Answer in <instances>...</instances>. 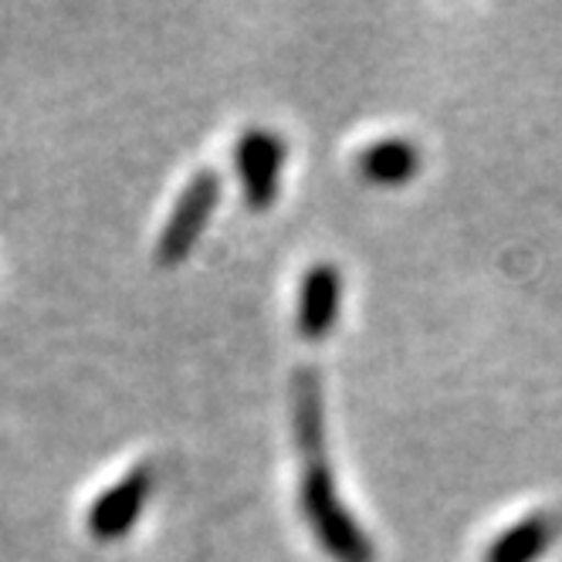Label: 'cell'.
<instances>
[{"label":"cell","instance_id":"6da1fadb","mask_svg":"<svg viewBox=\"0 0 562 562\" xmlns=\"http://www.w3.org/2000/svg\"><path fill=\"white\" fill-rule=\"evenodd\" d=\"M302 515L323 549L339 562H373V542L356 526V518L336 495V481L326 458L305 461L302 468Z\"/></svg>","mask_w":562,"mask_h":562},{"label":"cell","instance_id":"7a4b0ae2","mask_svg":"<svg viewBox=\"0 0 562 562\" xmlns=\"http://www.w3.org/2000/svg\"><path fill=\"white\" fill-rule=\"evenodd\" d=\"M221 196V177L214 170H200L193 173V180L183 187L177 207L159 234V245H156V258L164 265H177L180 258H187V251L193 248L196 234L204 231L214 204Z\"/></svg>","mask_w":562,"mask_h":562},{"label":"cell","instance_id":"3957f363","mask_svg":"<svg viewBox=\"0 0 562 562\" xmlns=\"http://www.w3.org/2000/svg\"><path fill=\"white\" fill-rule=\"evenodd\" d=\"M234 159H237L240 183H245L248 207L265 211L278 193V173H281V159H285V143H281V136L271 130H248L237 139Z\"/></svg>","mask_w":562,"mask_h":562},{"label":"cell","instance_id":"277c9868","mask_svg":"<svg viewBox=\"0 0 562 562\" xmlns=\"http://www.w3.org/2000/svg\"><path fill=\"white\" fill-rule=\"evenodd\" d=\"M149 488H153V477H149L146 464H139L126 477H119L102 498L92 502V508H89V532L95 539H102V542L126 536L136 526V518H139V512H143V505L149 498Z\"/></svg>","mask_w":562,"mask_h":562},{"label":"cell","instance_id":"5b68a950","mask_svg":"<svg viewBox=\"0 0 562 562\" xmlns=\"http://www.w3.org/2000/svg\"><path fill=\"white\" fill-rule=\"evenodd\" d=\"M339 292H342V278L336 265L318 261L305 271L302 292H299V333L302 339H323L336 315H339Z\"/></svg>","mask_w":562,"mask_h":562},{"label":"cell","instance_id":"8992f818","mask_svg":"<svg viewBox=\"0 0 562 562\" xmlns=\"http://www.w3.org/2000/svg\"><path fill=\"white\" fill-rule=\"evenodd\" d=\"M292 424H295V440L305 461L326 458V404H323V376L312 367H302L295 373L292 386Z\"/></svg>","mask_w":562,"mask_h":562},{"label":"cell","instance_id":"52a82bcc","mask_svg":"<svg viewBox=\"0 0 562 562\" xmlns=\"http://www.w3.org/2000/svg\"><path fill=\"white\" fill-rule=\"evenodd\" d=\"M417 167H420V149L411 139H400V136L380 139L359 153V173L383 187L411 180Z\"/></svg>","mask_w":562,"mask_h":562},{"label":"cell","instance_id":"ba28073f","mask_svg":"<svg viewBox=\"0 0 562 562\" xmlns=\"http://www.w3.org/2000/svg\"><path fill=\"white\" fill-rule=\"evenodd\" d=\"M552 536H555V518L549 512H536L529 518H521L508 532H502L492 542L485 559L488 562H532L546 552Z\"/></svg>","mask_w":562,"mask_h":562}]
</instances>
